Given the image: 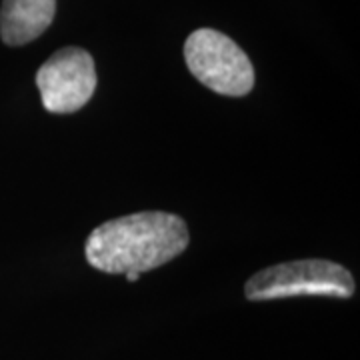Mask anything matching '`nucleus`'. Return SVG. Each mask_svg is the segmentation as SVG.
I'll return each mask as SVG.
<instances>
[{
	"label": "nucleus",
	"instance_id": "f257e3e1",
	"mask_svg": "<svg viewBox=\"0 0 360 360\" xmlns=\"http://www.w3.org/2000/svg\"><path fill=\"white\" fill-rule=\"evenodd\" d=\"M191 243L186 222L168 212H139L112 219L90 232L84 255L106 274L148 272L184 252Z\"/></svg>",
	"mask_w": 360,
	"mask_h": 360
},
{
	"label": "nucleus",
	"instance_id": "f03ea898",
	"mask_svg": "<svg viewBox=\"0 0 360 360\" xmlns=\"http://www.w3.org/2000/svg\"><path fill=\"white\" fill-rule=\"evenodd\" d=\"M354 295V278L345 266L330 260H295L260 270L245 286L248 300H274L286 296Z\"/></svg>",
	"mask_w": 360,
	"mask_h": 360
},
{
	"label": "nucleus",
	"instance_id": "7ed1b4c3",
	"mask_svg": "<svg viewBox=\"0 0 360 360\" xmlns=\"http://www.w3.org/2000/svg\"><path fill=\"white\" fill-rule=\"evenodd\" d=\"M188 70L210 90L224 96H246L255 86V68L246 52L212 28H198L184 42Z\"/></svg>",
	"mask_w": 360,
	"mask_h": 360
},
{
	"label": "nucleus",
	"instance_id": "20e7f679",
	"mask_svg": "<svg viewBox=\"0 0 360 360\" xmlns=\"http://www.w3.org/2000/svg\"><path fill=\"white\" fill-rule=\"evenodd\" d=\"M96 68L90 52L66 46L54 52L37 72L44 108L52 115H70L89 103L96 90Z\"/></svg>",
	"mask_w": 360,
	"mask_h": 360
},
{
	"label": "nucleus",
	"instance_id": "39448f33",
	"mask_svg": "<svg viewBox=\"0 0 360 360\" xmlns=\"http://www.w3.org/2000/svg\"><path fill=\"white\" fill-rule=\"evenodd\" d=\"M56 0H4L0 6V37L8 46H25L52 25Z\"/></svg>",
	"mask_w": 360,
	"mask_h": 360
},
{
	"label": "nucleus",
	"instance_id": "423d86ee",
	"mask_svg": "<svg viewBox=\"0 0 360 360\" xmlns=\"http://www.w3.org/2000/svg\"><path fill=\"white\" fill-rule=\"evenodd\" d=\"M124 276H127V281H130V283H136V281L141 278V274H139V272H127Z\"/></svg>",
	"mask_w": 360,
	"mask_h": 360
}]
</instances>
